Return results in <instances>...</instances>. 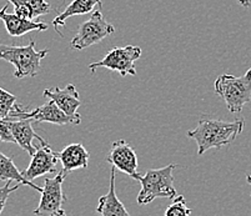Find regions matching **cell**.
Returning a JSON list of instances; mask_svg holds the SVG:
<instances>
[{
    "label": "cell",
    "mask_w": 251,
    "mask_h": 216,
    "mask_svg": "<svg viewBox=\"0 0 251 216\" xmlns=\"http://www.w3.org/2000/svg\"><path fill=\"white\" fill-rule=\"evenodd\" d=\"M17 96L0 88V119H6L14 108Z\"/></svg>",
    "instance_id": "20"
},
{
    "label": "cell",
    "mask_w": 251,
    "mask_h": 216,
    "mask_svg": "<svg viewBox=\"0 0 251 216\" xmlns=\"http://www.w3.org/2000/svg\"><path fill=\"white\" fill-rule=\"evenodd\" d=\"M9 118H13V119H31L33 121L50 122V124L55 125H79L81 122L80 114H76L74 117L67 115L50 99L44 105L33 109V110H26L20 104H15Z\"/></svg>",
    "instance_id": "7"
},
{
    "label": "cell",
    "mask_w": 251,
    "mask_h": 216,
    "mask_svg": "<svg viewBox=\"0 0 251 216\" xmlns=\"http://www.w3.org/2000/svg\"><path fill=\"white\" fill-rule=\"evenodd\" d=\"M141 56V49L134 45L124 48H113L101 60L89 65V70L95 72L99 68H106L111 72H118L122 76L136 75L135 61Z\"/></svg>",
    "instance_id": "8"
},
{
    "label": "cell",
    "mask_w": 251,
    "mask_h": 216,
    "mask_svg": "<svg viewBox=\"0 0 251 216\" xmlns=\"http://www.w3.org/2000/svg\"><path fill=\"white\" fill-rule=\"evenodd\" d=\"M68 172L61 170L54 177L44 179V188L38 208L34 210L36 216H67L63 205L67 201L64 195L63 184Z\"/></svg>",
    "instance_id": "6"
},
{
    "label": "cell",
    "mask_w": 251,
    "mask_h": 216,
    "mask_svg": "<svg viewBox=\"0 0 251 216\" xmlns=\"http://www.w3.org/2000/svg\"><path fill=\"white\" fill-rule=\"evenodd\" d=\"M177 165L170 164L161 169H149L140 179L141 190L138 195L139 205H147L155 199H170L176 196V189L174 186L173 171Z\"/></svg>",
    "instance_id": "3"
},
{
    "label": "cell",
    "mask_w": 251,
    "mask_h": 216,
    "mask_svg": "<svg viewBox=\"0 0 251 216\" xmlns=\"http://www.w3.org/2000/svg\"><path fill=\"white\" fill-rule=\"evenodd\" d=\"M239 1V4H240L241 6H244V8H250L251 6V0H237Z\"/></svg>",
    "instance_id": "23"
},
{
    "label": "cell",
    "mask_w": 251,
    "mask_h": 216,
    "mask_svg": "<svg viewBox=\"0 0 251 216\" xmlns=\"http://www.w3.org/2000/svg\"><path fill=\"white\" fill-rule=\"evenodd\" d=\"M35 40L25 47L0 44V60L14 65L17 79L34 78L40 72L42 60L49 54V49L36 50Z\"/></svg>",
    "instance_id": "2"
},
{
    "label": "cell",
    "mask_w": 251,
    "mask_h": 216,
    "mask_svg": "<svg viewBox=\"0 0 251 216\" xmlns=\"http://www.w3.org/2000/svg\"><path fill=\"white\" fill-rule=\"evenodd\" d=\"M191 209L188 208L186 199L182 195L175 196L170 205L166 208L164 216H190Z\"/></svg>",
    "instance_id": "19"
},
{
    "label": "cell",
    "mask_w": 251,
    "mask_h": 216,
    "mask_svg": "<svg viewBox=\"0 0 251 216\" xmlns=\"http://www.w3.org/2000/svg\"><path fill=\"white\" fill-rule=\"evenodd\" d=\"M9 128L11 134L15 139V144L19 145L23 150L28 152L29 155L33 156L35 154V145H33V140L36 139L38 142H42L44 139L39 136L33 129V120L31 119H13L8 118Z\"/></svg>",
    "instance_id": "11"
},
{
    "label": "cell",
    "mask_w": 251,
    "mask_h": 216,
    "mask_svg": "<svg viewBox=\"0 0 251 216\" xmlns=\"http://www.w3.org/2000/svg\"><path fill=\"white\" fill-rule=\"evenodd\" d=\"M106 160L115 170L129 175L134 180L140 181L143 175L138 172V155L134 147L125 140L120 139L111 144Z\"/></svg>",
    "instance_id": "10"
},
{
    "label": "cell",
    "mask_w": 251,
    "mask_h": 216,
    "mask_svg": "<svg viewBox=\"0 0 251 216\" xmlns=\"http://www.w3.org/2000/svg\"><path fill=\"white\" fill-rule=\"evenodd\" d=\"M246 181H248L249 185L251 186V175H248V176H246Z\"/></svg>",
    "instance_id": "24"
},
{
    "label": "cell",
    "mask_w": 251,
    "mask_h": 216,
    "mask_svg": "<svg viewBox=\"0 0 251 216\" xmlns=\"http://www.w3.org/2000/svg\"><path fill=\"white\" fill-rule=\"evenodd\" d=\"M244 126V119L235 121L200 119L196 128L188 131V136L198 144V155H202L210 149H221L231 144L243 133Z\"/></svg>",
    "instance_id": "1"
},
{
    "label": "cell",
    "mask_w": 251,
    "mask_h": 216,
    "mask_svg": "<svg viewBox=\"0 0 251 216\" xmlns=\"http://www.w3.org/2000/svg\"><path fill=\"white\" fill-rule=\"evenodd\" d=\"M14 5L15 14L28 20H35L49 14L51 5L45 0H6Z\"/></svg>",
    "instance_id": "17"
},
{
    "label": "cell",
    "mask_w": 251,
    "mask_h": 216,
    "mask_svg": "<svg viewBox=\"0 0 251 216\" xmlns=\"http://www.w3.org/2000/svg\"><path fill=\"white\" fill-rule=\"evenodd\" d=\"M20 186H22V184H17V185L11 186V181L9 180L6 181L5 185H4L3 188H0V215H1V213H3L4 208H5L8 197L10 196L11 192H17Z\"/></svg>",
    "instance_id": "21"
},
{
    "label": "cell",
    "mask_w": 251,
    "mask_h": 216,
    "mask_svg": "<svg viewBox=\"0 0 251 216\" xmlns=\"http://www.w3.org/2000/svg\"><path fill=\"white\" fill-rule=\"evenodd\" d=\"M18 181L22 185H26L33 188L36 192H42L43 188L35 185L33 181L26 180L23 174L20 172V170L15 167L14 161L11 160L10 158H8L6 155H4L3 152L0 151V181Z\"/></svg>",
    "instance_id": "18"
},
{
    "label": "cell",
    "mask_w": 251,
    "mask_h": 216,
    "mask_svg": "<svg viewBox=\"0 0 251 216\" xmlns=\"http://www.w3.org/2000/svg\"><path fill=\"white\" fill-rule=\"evenodd\" d=\"M101 0H73L72 3L61 11L60 14L52 20V26L55 29L56 33L61 36L59 28L64 26L65 28V20L70 17H75V15H85L89 13H93L94 8L99 5L101 8Z\"/></svg>",
    "instance_id": "16"
},
{
    "label": "cell",
    "mask_w": 251,
    "mask_h": 216,
    "mask_svg": "<svg viewBox=\"0 0 251 216\" xmlns=\"http://www.w3.org/2000/svg\"><path fill=\"white\" fill-rule=\"evenodd\" d=\"M44 96L52 100L60 108V110H63L67 115L74 117L79 114L76 110L81 105V101L74 84H69L64 89L58 88V86L45 89Z\"/></svg>",
    "instance_id": "12"
},
{
    "label": "cell",
    "mask_w": 251,
    "mask_h": 216,
    "mask_svg": "<svg viewBox=\"0 0 251 216\" xmlns=\"http://www.w3.org/2000/svg\"><path fill=\"white\" fill-rule=\"evenodd\" d=\"M100 10L93 11L90 18L79 25L76 35L70 42V48L73 50L88 49L91 45L102 42L105 38H108L115 31L114 25L105 20Z\"/></svg>",
    "instance_id": "5"
},
{
    "label": "cell",
    "mask_w": 251,
    "mask_h": 216,
    "mask_svg": "<svg viewBox=\"0 0 251 216\" xmlns=\"http://www.w3.org/2000/svg\"><path fill=\"white\" fill-rule=\"evenodd\" d=\"M6 10H8V5H5L0 10V20L4 23L6 31L13 38L23 36L25 34L30 33V31H45L49 28V25L45 24V23L24 19L15 13L9 14V13H6Z\"/></svg>",
    "instance_id": "13"
},
{
    "label": "cell",
    "mask_w": 251,
    "mask_h": 216,
    "mask_svg": "<svg viewBox=\"0 0 251 216\" xmlns=\"http://www.w3.org/2000/svg\"><path fill=\"white\" fill-rule=\"evenodd\" d=\"M0 142L15 143V139L13 134H11L6 119H0Z\"/></svg>",
    "instance_id": "22"
},
{
    "label": "cell",
    "mask_w": 251,
    "mask_h": 216,
    "mask_svg": "<svg viewBox=\"0 0 251 216\" xmlns=\"http://www.w3.org/2000/svg\"><path fill=\"white\" fill-rule=\"evenodd\" d=\"M35 147V154L31 156L29 167L24 172H22L23 176L29 181L35 180L36 177L43 175L52 174L56 170L59 161V152L54 151L49 143L45 140L39 142V145H36Z\"/></svg>",
    "instance_id": "9"
},
{
    "label": "cell",
    "mask_w": 251,
    "mask_h": 216,
    "mask_svg": "<svg viewBox=\"0 0 251 216\" xmlns=\"http://www.w3.org/2000/svg\"><path fill=\"white\" fill-rule=\"evenodd\" d=\"M97 213L100 214V216H131L116 195L115 169L114 168L111 169L109 192L108 194L99 197V205L97 208Z\"/></svg>",
    "instance_id": "15"
},
{
    "label": "cell",
    "mask_w": 251,
    "mask_h": 216,
    "mask_svg": "<svg viewBox=\"0 0 251 216\" xmlns=\"http://www.w3.org/2000/svg\"><path fill=\"white\" fill-rule=\"evenodd\" d=\"M215 93L225 101L230 113H240L251 100V68L241 76L223 74L215 80Z\"/></svg>",
    "instance_id": "4"
},
{
    "label": "cell",
    "mask_w": 251,
    "mask_h": 216,
    "mask_svg": "<svg viewBox=\"0 0 251 216\" xmlns=\"http://www.w3.org/2000/svg\"><path fill=\"white\" fill-rule=\"evenodd\" d=\"M89 155L88 150L85 149L83 144H70L64 147L59 152V160L61 161L63 170L69 174L73 170L77 169H86L89 164Z\"/></svg>",
    "instance_id": "14"
}]
</instances>
